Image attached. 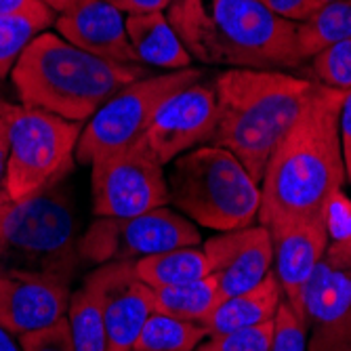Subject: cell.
Returning a JSON list of instances; mask_svg holds the SVG:
<instances>
[{
	"label": "cell",
	"mask_w": 351,
	"mask_h": 351,
	"mask_svg": "<svg viewBox=\"0 0 351 351\" xmlns=\"http://www.w3.org/2000/svg\"><path fill=\"white\" fill-rule=\"evenodd\" d=\"M345 95L315 82L299 118L269 156L261 179L259 226L271 230L320 215L328 196L347 181L339 137Z\"/></svg>",
	"instance_id": "obj_1"
},
{
	"label": "cell",
	"mask_w": 351,
	"mask_h": 351,
	"mask_svg": "<svg viewBox=\"0 0 351 351\" xmlns=\"http://www.w3.org/2000/svg\"><path fill=\"white\" fill-rule=\"evenodd\" d=\"M165 13L202 66L286 72L305 63L297 23L276 17L259 0H171Z\"/></svg>",
	"instance_id": "obj_2"
},
{
	"label": "cell",
	"mask_w": 351,
	"mask_h": 351,
	"mask_svg": "<svg viewBox=\"0 0 351 351\" xmlns=\"http://www.w3.org/2000/svg\"><path fill=\"white\" fill-rule=\"evenodd\" d=\"M215 145L230 149L261 185L269 156L291 131L315 86L280 70L228 68L215 76Z\"/></svg>",
	"instance_id": "obj_3"
},
{
	"label": "cell",
	"mask_w": 351,
	"mask_h": 351,
	"mask_svg": "<svg viewBox=\"0 0 351 351\" xmlns=\"http://www.w3.org/2000/svg\"><path fill=\"white\" fill-rule=\"evenodd\" d=\"M149 74L145 66L106 61L43 32L17 59L11 80L21 106L84 122L120 88Z\"/></svg>",
	"instance_id": "obj_4"
},
{
	"label": "cell",
	"mask_w": 351,
	"mask_h": 351,
	"mask_svg": "<svg viewBox=\"0 0 351 351\" xmlns=\"http://www.w3.org/2000/svg\"><path fill=\"white\" fill-rule=\"evenodd\" d=\"M82 263L76 204L66 181L0 204V271L68 284Z\"/></svg>",
	"instance_id": "obj_5"
},
{
	"label": "cell",
	"mask_w": 351,
	"mask_h": 351,
	"mask_svg": "<svg viewBox=\"0 0 351 351\" xmlns=\"http://www.w3.org/2000/svg\"><path fill=\"white\" fill-rule=\"evenodd\" d=\"M169 204L200 228L232 232L254 226L261 185L238 158L221 145L204 143L167 167Z\"/></svg>",
	"instance_id": "obj_6"
},
{
	"label": "cell",
	"mask_w": 351,
	"mask_h": 351,
	"mask_svg": "<svg viewBox=\"0 0 351 351\" xmlns=\"http://www.w3.org/2000/svg\"><path fill=\"white\" fill-rule=\"evenodd\" d=\"M84 122L66 120L45 110L17 106L11 122L5 191L23 200L66 181L76 162V145Z\"/></svg>",
	"instance_id": "obj_7"
},
{
	"label": "cell",
	"mask_w": 351,
	"mask_h": 351,
	"mask_svg": "<svg viewBox=\"0 0 351 351\" xmlns=\"http://www.w3.org/2000/svg\"><path fill=\"white\" fill-rule=\"evenodd\" d=\"M202 78L200 68H185L149 74L126 84L86 120L76 145V160L90 165L95 158L139 141L158 108L177 90Z\"/></svg>",
	"instance_id": "obj_8"
},
{
	"label": "cell",
	"mask_w": 351,
	"mask_h": 351,
	"mask_svg": "<svg viewBox=\"0 0 351 351\" xmlns=\"http://www.w3.org/2000/svg\"><path fill=\"white\" fill-rule=\"evenodd\" d=\"M202 236L187 217L169 206L135 217H97L80 236L82 261H137L173 248L196 246Z\"/></svg>",
	"instance_id": "obj_9"
},
{
	"label": "cell",
	"mask_w": 351,
	"mask_h": 351,
	"mask_svg": "<svg viewBox=\"0 0 351 351\" xmlns=\"http://www.w3.org/2000/svg\"><path fill=\"white\" fill-rule=\"evenodd\" d=\"M95 217H135L169 206L167 167L139 139L90 162Z\"/></svg>",
	"instance_id": "obj_10"
},
{
	"label": "cell",
	"mask_w": 351,
	"mask_h": 351,
	"mask_svg": "<svg viewBox=\"0 0 351 351\" xmlns=\"http://www.w3.org/2000/svg\"><path fill=\"white\" fill-rule=\"evenodd\" d=\"M217 131V97L213 82L189 84L158 108L141 141L169 167L177 156L213 143Z\"/></svg>",
	"instance_id": "obj_11"
},
{
	"label": "cell",
	"mask_w": 351,
	"mask_h": 351,
	"mask_svg": "<svg viewBox=\"0 0 351 351\" xmlns=\"http://www.w3.org/2000/svg\"><path fill=\"white\" fill-rule=\"evenodd\" d=\"M84 284L99 303L108 351H131L154 313L152 289L137 278L133 261L104 263L86 276Z\"/></svg>",
	"instance_id": "obj_12"
},
{
	"label": "cell",
	"mask_w": 351,
	"mask_h": 351,
	"mask_svg": "<svg viewBox=\"0 0 351 351\" xmlns=\"http://www.w3.org/2000/svg\"><path fill=\"white\" fill-rule=\"evenodd\" d=\"M202 250L221 301L254 289L274 269V242L263 226L221 232L208 238Z\"/></svg>",
	"instance_id": "obj_13"
},
{
	"label": "cell",
	"mask_w": 351,
	"mask_h": 351,
	"mask_svg": "<svg viewBox=\"0 0 351 351\" xmlns=\"http://www.w3.org/2000/svg\"><path fill=\"white\" fill-rule=\"evenodd\" d=\"M274 242V274L280 282L284 301L303 320V291L315 267L324 261L328 234L322 213L282 223L269 230Z\"/></svg>",
	"instance_id": "obj_14"
},
{
	"label": "cell",
	"mask_w": 351,
	"mask_h": 351,
	"mask_svg": "<svg viewBox=\"0 0 351 351\" xmlns=\"http://www.w3.org/2000/svg\"><path fill=\"white\" fill-rule=\"evenodd\" d=\"M307 351H351V269L315 267L303 291Z\"/></svg>",
	"instance_id": "obj_15"
},
{
	"label": "cell",
	"mask_w": 351,
	"mask_h": 351,
	"mask_svg": "<svg viewBox=\"0 0 351 351\" xmlns=\"http://www.w3.org/2000/svg\"><path fill=\"white\" fill-rule=\"evenodd\" d=\"M70 286L32 274L0 271V326L17 339L68 315Z\"/></svg>",
	"instance_id": "obj_16"
},
{
	"label": "cell",
	"mask_w": 351,
	"mask_h": 351,
	"mask_svg": "<svg viewBox=\"0 0 351 351\" xmlns=\"http://www.w3.org/2000/svg\"><path fill=\"white\" fill-rule=\"evenodd\" d=\"M53 25L63 40L95 57L139 66L126 36L124 17L108 0H82L70 11L59 13Z\"/></svg>",
	"instance_id": "obj_17"
},
{
	"label": "cell",
	"mask_w": 351,
	"mask_h": 351,
	"mask_svg": "<svg viewBox=\"0 0 351 351\" xmlns=\"http://www.w3.org/2000/svg\"><path fill=\"white\" fill-rule=\"evenodd\" d=\"M124 25L139 66H152L167 72L191 68L189 63L194 59L183 47L165 11L129 15Z\"/></svg>",
	"instance_id": "obj_18"
},
{
	"label": "cell",
	"mask_w": 351,
	"mask_h": 351,
	"mask_svg": "<svg viewBox=\"0 0 351 351\" xmlns=\"http://www.w3.org/2000/svg\"><path fill=\"white\" fill-rule=\"evenodd\" d=\"M282 299L284 295L280 289V282L271 269L265 276V280L254 286V289L219 301V305L210 311L202 326L206 328L208 337H219L240 328L263 324L276 315Z\"/></svg>",
	"instance_id": "obj_19"
},
{
	"label": "cell",
	"mask_w": 351,
	"mask_h": 351,
	"mask_svg": "<svg viewBox=\"0 0 351 351\" xmlns=\"http://www.w3.org/2000/svg\"><path fill=\"white\" fill-rule=\"evenodd\" d=\"M133 267L137 278L147 284L152 291L196 282L208 276L206 254L198 246H183L149 254V257L133 261Z\"/></svg>",
	"instance_id": "obj_20"
},
{
	"label": "cell",
	"mask_w": 351,
	"mask_h": 351,
	"mask_svg": "<svg viewBox=\"0 0 351 351\" xmlns=\"http://www.w3.org/2000/svg\"><path fill=\"white\" fill-rule=\"evenodd\" d=\"M154 311L165 313L177 320L198 322L202 324L210 311L219 305V289L215 278L208 274L196 282H187L179 286H167V289L152 291Z\"/></svg>",
	"instance_id": "obj_21"
},
{
	"label": "cell",
	"mask_w": 351,
	"mask_h": 351,
	"mask_svg": "<svg viewBox=\"0 0 351 351\" xmlns=\"http://www.w3.org/2000/svg\"><path fill=\"white\" fill-rule=\"evenodd\" d=\"M347 38H351V0H332L297 23V43L303 61Z\"/></svg>",
	"instance_id": "obj_22"
},
{
	"label": "cell",
	"mask_w": 351,
	"mask_h": 351,
	"mask_svg": "<svg viewBox=\"0 0 351 351\" xmlns=\"http://www.w3.org/2000/svg\"><path fill=\"white\" fill-rule=\"evenodd\" d=\"M206 339L208 335L202 324L154 311L131 351H194Z\"/></svg>",
	"instance_id": "obj_23"
},
{
	"label": "cell",
	"mask_w": 351,
	"mask_h": 351,
	"mask_svg": "<svg viewBox=\"0 0 351 351\" xmlns=\"http://www.w3.org/2000/svg\"><path fill=\"white\" fill-rule=\"evenodd\" d=\"M68 324L74 351H108V335L101 309L86 284H82V289L70 297Z\"/></svg>",
	"instance_id": "obj_24"
},
{
	"label": "cell",
	"mask_w": 351,
	"mask_h": 351,
	"mask_svg": "<svg viewBox=\"0 0 351 351\" xmlns=\"http://www.w3.org/2000/svg\"><path fill=\"white\" fill-rule=\"evenodd\" d=\"M49 25L32 17H0V80L11 76L21 53Z\"/></svg>",
	"instance_id": "obj_25"
},
{
	"label": "cell",
	"mask_w": 351,
	"mask_h": 351,
	"mask_svg": "<svg viewBox=\"0 0 351 351\" xmlns=\"http://www.w3.org/2000/svg\"><path fill=\"white\" fill-rule=\"evenodd\" d=\"M311 80L330 88L351 90V38L335 43L309 59Z\"/></svg>",
	"instance_id": "obj_26"
},
{
	"label": "cell",
	"mask_w": 351,
	"mask_h": 351,
	"mask_svg": "<svg viewBox=\"0 0 351 351\" xmlns=\"http://www.w3.org/2000/svg\"><path fill=\"white\" fill-rule=\"evenodd\" d=\"M307 322L282 299L274 315V337L269 351H307Z\"/></svg>",
	"instance_id": "obj_27"
},
{
	"label": "cell",
	"mask_w": 351,
	"mask_h": 351,
	"mask_svg": "<svg viewBox=\"0 0 351 351\" xmlns=\"http://www.w3.org/2000/svg\"><path fill=\"white\" fill-rule=\"evenodd\" d=\"M274 337V317L263 324L240 328L228 335L208 337L204 347L208 351H269Z\"/></svg>",
	"instance_id": "obj_28"
},
{
	"label": "cell",
	"mask_w": 351,
	"mask_h": 351,
	"mask_svg": "<svg viewBox=\"0 0 351 351\" xmlns=\"http://www.w3.org/2000/svg\"><path fill=\"white\" fill-rule=\"evenodd\" d=\"M322 219L328 234V244L351 238V198L343 194V189L328 196L322 206Z\"/></svg>",
	"instance_id": "obj_29"
},
{
	"label": "cell",
	"mask_w": 351,
	"mask_h": 351,
	"mask_svg": "<svg viewBox=\"0 0 351 351\" xmlns=\"http://www.w3.org/2000/svg\"><path fill=\"white\" fill-rule=\"evenodd\" d=\"M19 345L23 351H74L68 315L49 328L19 337Z\"/></svg>",
	"instance_id": "obj_30"
},
{
	"label": "cell",
	"mask_w": 351,
	"mask_h": 351,
	"mask_svg": "<svg viewBox=\"0 0 351 351\" xmlns=\"http://www.w3.org/2000/svg\"><path fill=\"white\" fill-rule=\"evenodd\" d=\"M15 110H17V106L0 95V204L9 200L7 191H5V175H7V160H9L11 122H13Z\"/></svg>",
	"instance_id": "obj_31"
},
{
	"label": "cell",
	"mask_w": 351,
	"mask_h": 351,
	"mask_svg": "<svg viewBox=\"0 0 351 351\" xmlns=\"http://www.w3.org/2000/svg\"><path fill=\"white\" fill-rule=\"evenodd\" d=\"M0 17H32L51 25L57 19L43 0H0Z\"/></svg>",
	"instance_id": "obj_32"
},
{
	"label": "cell",
	"mask_w": 351,
	"mask_h": 351,
	"mask_svg": "<svg viewBox=\"0 0 351 351\" xmlns=\"http://www.w3.org/2000/svg\"><path fill=\"white\" fill-rule=\"evenodd\" d=\"M259 3L280 19L301 23L317 11L315 0H259Z\"/></svg>",
	"instance_id": "obj_33"
},
{
	"label": "cell",
	"mask_w": 351,
	"mask_h": 351,
	"mask_svg": "<svg viewBox=\"0 0 351 351\" xmlns=\"http://www.w3.org/2000/svg\"><path fill=\"white\" fill-rule=\"evenodd\" d=\"M339 137H341V154H343V165H345V179L351 183V90H347L345 101L341 106Z\"/></svg>",
	"instance_id": "obj_34"
},
{
	"label": "cell",
	"mask_w": 351,
	"mask_h": 351,
	"mask_svg": "<svg viewBox=\"0 0 351 351\" xmlns=\"http://www.w3.org/2000/svg\"><path fill=\"white\" fill-rule=\"evenodd\" d=\"M120 13L126 15H139V13H154V11H167L171 0H108Z\"/></svg>",
	"instance_id": "obj_35"
},
{
	"label": "cell",
	"mask_w": 351,
	"mask_h": 351,
	"mask_svg": "<svg viewBox=\"0 0 351 351\" xmlns=\"http://www.w3.org/2000/svg\"><path fill=\"white\" fill-rule=\"evenodd\" d=\"M324 263L335 269H351V238L343 242H330L324 254Z\"/></svg>",
	"instance_id": "obj_36"
},
{
	"label": "cell",
	"mask_w": 351,
	"mask_h": 351,
	"mask_svg": "<svg viewBox=\"0 0 351 351\" xmlns=\"http://www.w3.org/2000/svg\"><path fill=\"white\" fill-rule=\"evenodd\" d=\"M0 351H23L19 339L11 335L5 326H0Z\"/></svg>",
	"instance_id": "obj_37"
},
{
	"label": "cell",
	"mask_w": 351,
	"mask_h": 351,
	"mask_svg": "<svg viewBox=\"0 0 351 351\" xmlns=\"http://www.w3.org/2000/svg\"><path fill=\"white\" fill-rule=\"evenodd\" d=\"M43 3H45L55 15H59V13H66V11H70L72 7L80 5L82 0H43Z\"/></svg>",
	"instance_id": "obj_38"
},
{
	"label": "cell",
	"mask_w": 351,
	"mask_h": 351,
	"mask_svg": "<svg viewBox=\"0 0 351 351\" xmlns=\"http://www.w3.org/2000/svg\"><path fill=\"white\" fill-rule=\"evenodd\" d=\"M326 3H332V0H315V5H317V9H320L322 5H326Z\"/></svg>",
	"instance_id": "obj_39"
},
{
	"label": "cell",
	"mask_w": 351,
	"mask_h": 351,
	"mask_svg": "<svg viewBox=\"0 0 351 351\" xmlns=\"http://www.w3.org/2000/svg\"><path fill=\"white\" fill-rule=\"evenodd\" d=\"M194 351H208V349H206V347H204V343H200V345H198V347H196V349H194Z\"/></svg>",
	"instance_id": "obj_40"
}]
</instances>
